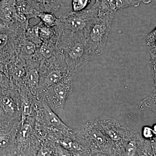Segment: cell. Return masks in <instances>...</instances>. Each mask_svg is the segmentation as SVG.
Segmentation results:
<instances>
[{"label":"cell","instance_id":"27","mask_svg":"<svg viewBox=\"0 0 156 156\" xmlns=\"http://www.w3.org/2000/svg\"><path fill=\"white\" fill-rule=\"evenodd\" d=\"M150 48H151L150 50L156 51V42H155L151 46Z\"/></svg>","mask_w":156,"mask_h":156},{"label":"cell","instance_id":"7","mask_svg":"<svg viewBox=\"0 0 156 156\" xmlns=\"http://www.w3.org/2000/svg\"><path fill=\"white\" fill-rule=\"evenodd\" d=\"M98 6L95 2L89 9L74 12L71 11L58 17L57 26L73 33L83 34L97 17Z\"/></svg>","mask_w":156,"mask_h":156},{"label":"cell","instance_id":"31","mask_svg":"<svg viewBox=\"0 0 156 156\" xmlns=\"http://www.w3.org/2000/svg\"><path fill=\"white\" fill-rule=\"evenodd\" d=\"M23 156L19 155L16 154V156Z\"/></svg>","mask_w":156,"mask_h":156},{"label":"cell","instance_id":"2","mask_svg":"<svg viewBox=\"0 0 156 156\" xmlns=\"http://www.w3.org/2000/svg\"><path fill=\"white\" fill-rule=\"evenodd\" d=\"M39 72L40 80L38 95L68 76L74 75L68 69L64 56L59 50L54 56L41 62Z\"/></svg>","mask_w":156,"mask_h":156},{"label":"cell","instance_id":"3","mask_svg":"<svg viewBox=\"0 0 156 156\" xmlns=\"http://www.w3.org/2000/svg\"><path fill=\"white\" fill-rule=\"evenodd\" d=\"M115 16H98L84 33L90 55H100L106 46Z\"/></svg>","mask_w":156,"mask_h":156},{"label":"cell","instance_id":"18","mask_svg":"<svg viewBox=\"0 0 156 156\" xmlns=\"http://www.w3.org/2000/svg\"><path fill=\"white\" fill-rule=\"evenodd\" d=\"M11 147L14 148L16 150V139L12 138L10 134L0 133V150Z\"/></svg>","mask_w":156,"mask_h":156},{"label":"cell","instance_id":"24","mask_svg":"<svg viewBox=\"0 0 156 156\" xmlns=\"http://www.w3.org/2000/svg\"><path fill=\"white\" fill-rule=\"evenodd\" d=\"M151 55L150 65L152 73L156 72V51L150 50Z\"/></svg>","mask_w":156,"mask_h":156},{"label":"cell","instance_id":"20","mask_svg":"<svg viewBox=\"0 0 156 156\" xmlns=\"http://www.w3.org/2000/svg\"><path fill=\"white\" fill-rule=\"evenodd\" d=\"M91 0H72L73 11L78 12L85 10L91 2Z\"/></svg>","mask_w":156,"mask_h":156},{"label":"cell","instance_id":"11","mask_svg":"<svg viewBox=\"0 0 156 156\" xmlns=\"http://www.w3.org/2000/svg\"><path fill=\"white\" fill-rule=\"evenodd\" d=\"M39 80V68L27 67V72L24 79L23 86L36 98L38 93V89Z\"/></svg>","mask_w":156,"mask_h":156},{"label":"cell","instance_id":"9","mask_svg":"<svg viewBox=\"0 0 156 156\" xmlns=\"http://www.w3.org/2000/svg\"><path fill=\"white\" fill-rule=\"evenodd\" d=\"M16 8L29 20L38 18L39 14L43 12L39 4L33 0H16Z\"/></svg>","mask_w":156,"mask_h":156},{"label":"cell","instance_id":"5","mask_svg":"<svg viewBox=\"0 0 156 156\" xmlns=\"http://www.w3.org/2000/svg\"><path fill=\"white\" fill-rule=\"evenodd\" d=\"M35 118L29 117L21 122L16 137V154L36 156L41 145V140L35 129Z\"/></svg>","mask_w":156,"mask_h":156},{"label":"cell","instance_id":"30","mask_svg":"<svg viewBox=\"0 0 156 156\" xmlns=\"http://www.w3.org/2000/svg\"><path fill=\"white\" fill-rule=\"evenodd\" d=\"M144 1H145V4H148L151 2V0H144Z\"/></svg>","mask_w":156,"mask_h":156},{"label":"cell","instance_id":"19","mask_svg":"<svg viewBox=\"0 0 156 156\" xmlns=\"http://www.w3.org/2000/svg\"><path fill=\"white\" fill-rule=\"evenodd\" d=\"M117 10H123L130 7H137L144 0H115Z\"/></svg>","mask_w":156,"mask_h":156},{"label":"cell","instance_id":"29","mask_svg":"<svg viewBox=\"0 0 156 156\" xmlns=\"http://www.w3.org/2000/svg\"><path fill=\"white\" fill-rule=\"evenodd\" d=\"M153 75L154 76V86L155 87V89H156V72L154 73Z\"/></svg>","mask_w":156,"mask_h":156},{"label":"cell","instance_id":"4","mask_svg":"<svg viewBox=\"0 0 156 156\" xmlns=\"http://www.w3.org/2000/svg\"><path fill=\"white\" fill-rule=\"evenodd\" d=\"M73 76H68L57 83L48 87L39 93L37 98L47 103L56 114L61 115L64 111L68 98L73 92Z\"/></svg>","mask_w":156,"mask_h":156},{"label":"cell","instance_id":"17","mask_svg":"<svg viewBox=\"0 0 156 156\" xmlns=\"http://www.w3.org/2000/svg\"><path fill=\"white\" fill-rule=\"evenodd\" d=\"M41 21L48 27H54L58 24L59 18L52 13L42 12L38 16Z\"/></svg>","mask_w":156,"mask_h":156},{"label":"cell","instance_id":"8","mask_svg":"<svg viewBox=\"0 0 156 156\" xmlns=\"http://www.w3.org/2000/svg\"><path fill=\"white\" fill-rule=\"evenodd\" d=\"M97 120L98 125L113 143L120 146L126 140L131 138L136 131L112 119Z\"/></svg>","mask_w":156,"mask_h":156},{"label":"cell","instance_id":"15","mask_svg":"<svg viewBox=\"0 0 156 156\" xmlns=\"http://www.w3.org/2000/svg\"><path fill=\"white\" fill-rule=\"evenodd\" d=\"M39 29L38 23L34 26H30L25 31L26 38L34 43L37 48L40 47L42 43L40 38Z\"/></svg>","mask_w":156,"mask_h":156},{"label":"cell","instance_id":"1","mask_svg":"<svg viewBox=\"0 0 156 156\" xmlns=\"http://www.w3.org/2000/svg\"><path fill=\"white\" fill-rule=\"evenodd\" d=\"M57 48L64 56L68 69L73 73L75 74L88 64L90 55L83 34L64 30L59 35Z\"/></svg>","mask_w":156,"mask_h":156},{"label":"cell","instance_id":"21","mask_svg":"<svg viewBox=\"0 0 156 156\" xmlns=\"http://www.w3.org/2000/svg\"><path fill=\"white\" fill-rule=\"evenodd\" d=\"M141 133L143 137L145 140H151L154 137L152 128L150 126H144Z\"/></svg>","mask_w":156,"mask_h":156},{"label":"cell","instance_id":"16","mask_svg":"<svg viewBox=\"0 0 156 156\" xmlns=\"http://www.w3.org/2000/svg\"><path fill=\"white\" fill-rule=\"evenodd\" d=\"M139 108L141 110H150L156 115V89L148 97L140 101Z\"/></svg>","mask_w":156,"mask_h":156},{"label":"cell","instance_id":"6","mask_svg":"<svg viewBox=\"0 0 156 156\" xmlns=\"http://www.w3.org/2000/svg\"><path fill=\"white\" fill-rule=\"evenodd\" d=\"M73 131L87 146L96 150L111 151L113 143L102 131L97 120L87 122L79 129Z\"/></svg>","mask_w":156,"mask_h":156},{"label":"cell","instance_id":"32","mask_svg":"<svg viewBox=\"0 0 156 156\" xmlns=\"http://www.w3.org/2000/svg\"><path fill=\"white\" fill-rule=\"evenodd\" d=\"M2 0H0V2H2Z\"/></svg>","mask_w":156,"mask_h":156},{"label":"cell","instance_id":"26","mask_svg":"<svg viewBox=\"0 0 156 156\" xmlns=\"http://www.w3.org/2000/svg\"><path fill=\"white\" fill-rule=\"evenodd\" d=\"M153 149L154 156H156V136L150 140Z\"/></svg>","mask_w":156,"mask_h":156},{"label":"cell","instance_id":"34","mask_svg":"<svg viewBox=\"0 0 156 156\" xmlns=\"http://www.w3.org/2000/svg\"></svg>","mask_w":156,"mask_h":156},{"label":"cell","instance_id":"33","mask_svg":"<svg viewBox=\"0 0 156 156\" xmlns=\"http://www.w3.org/2000/svg\"><path fill=\"white\" fill-rule=\"evenodd\" d=\"M98 1V0H95V1Z\"/></svg>","mask_w":156,"mask_h":156},{"label":"cell","instance_id":"12","mask_svg":"<svg viewBox=\"0 0 156 156\" xmlns=\"http://www.w3.org/2000/svg\"><path fill=\"white\" fill-rule=\"evenodd\" d=\"M58 50L57 44L53 43L44 42L38 48L36 56L39 61L46 60L56 55Z\"/></svg>","mask_w":156,"mask_h":156},{"label":"cell","instance_id":"13","mask_svg":"<svg viewBox=\"0 0 156 156\" xmlns=\"http://www.w3.org/2000/svg\"><path fill=\"white\" fill-rule=\"evenodd\" d=\"M37 49L36 45L27 40L25 37L20 43V58L24 59L26 62L31 61L36 54Z\"/></svg>","mask_w":156,"mask_h":156},{"label":"cell","instance_id":"23","mask_svg":"<svg viewBox=\"0 0 156 156\" xmlns=\"http://www.w3.org/2000/svg\"><path fill=\"white\" fill-rule=\"evenodd\" d=\"M146 42L147 44L150 47L156 42V27L148 34Z\"/></svg>","mask_w":156,"mask_h":156},{"label":"cell","instance_id":"25","mask_svg":"<svg viewBox=\"0 0 156 156\" xmlns=\"http://www.w3.org/2000/svg\"><path fill=\"white\" fill-rule=\"evenodd\" d=\"M9 41V36L7 34H0V48L5 47Z\"/></svg>","mask_w":156,"mask_h":156},{"label":"cell","instance_id":"22","mask_svg":"<svg viewBox=\"0 0 156 156\" xmlns=\"http://www.w3.org/2000/svg\"><path fill=\"white\" fill-rule=\"evenodd\" d=\"M55 151L56 156H74L71 152L56 144Z\"/></svg>","mask_w":156,"mask_h":156},{"label":"cell","instance_id":"10","mask_svg":"<svg viewBox=\"0 0 156 156\" xmlns=\"http://www.w3.org/2000/svg\"><path fill=\"white\" fill-rule=\"evenodd\" d=\"M39 4L43 12L52 13L59 17L63 15L62 9L66 5V0H33Z\"/></svg>","mask_w":156,"mask_h":156},{"label":"cell","instance_id":"28","mask_svg":"<svg viewBox=\"0 0 156 156\" xmlns=\"http://www.w3.org/2000/svg\"><path fill=\"white\" fill-rule=\"evenodd\" d=\"M152 128L153 131L154 136H156V124L153 125V126L152 127Z\"/></svg>","mask_w":156,"mask_h":156},{"label":"cell","instance_id":"14","mask_svg":"<svg viewBox=\"0 0 156 156\" xmlns=\"http://www.w3.org/2000/svg\"><path fill=\"white\" fill-rule=\"evenodd\" d=\"M16 0H2L0 2V17L6 21L14 20Z\"/></svg>","mask_w":156,"mask_h":156}]
</instances>
